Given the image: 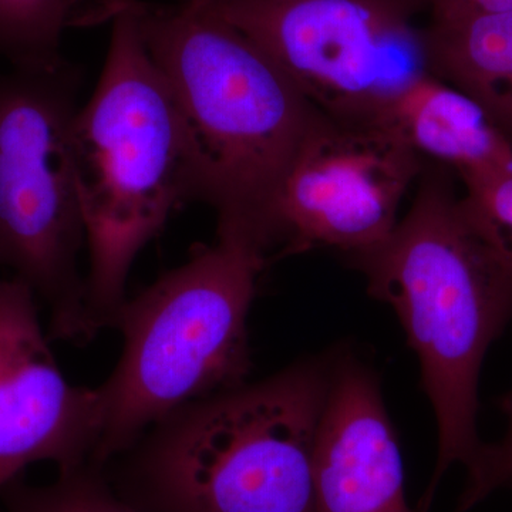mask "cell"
Instances as JSON below:
<instances>
[{
	"label": "cell",
	"instance_id": "5bb4252c",
	"mask_svg": "<svg viewBox=\"0 0 512 512\" xmlns=\"http://www.w3.org/2000/svg\"><path fill=\"white\" fill-rule=\"evenodd\" d=\"M6 512H143L117 494L104 468L62 471L55 483L32 485L22 476L0 488Z\"/></svg>",
	"mask_w": 512,
	"mask_h": 512
},
{
	"label": "cell",
	"instance_id": "277c9868",
	"mask_svg": "<svg viewBox=\"0 0 512 512\" xmlns=\"http://www.w3.org/2000/svg\"><path fill=\"white\" fill-rule=\"evenodd\" d=\"M111 25L103 72L73 128L93 336L113 326L127 301V279L138 254L181 205L197 201L183 124L138 33L134 9Z\"/></svg>",
	"mask_w": 512,
	"mask_h": 512
},
{
	"label": "cell",
	"instance_id": "52a82bcc",
	"mask_svg": "<svg viewBox=\"0 0 512 512\" xmlns=\"http://www.w3.org/2000/svg\"><path fill=\"white\" fill-rule=\"evenodd\" d=\"M249 37L319 113L370 121L430 73L423 0H204Z\"/></svg>",
	"mask_w": 512,
	"mask_h": 512
},
{
	"label": "cell",
	"instance_id": "5b68a950",
	"mask_svg": "<svg viewBox=\"0 0 512 512\" xmlns=\"http://www.w3.org/2000/svg\"><path fill=\"white\" fill-rule=\"evenodd\" d=\"M271 252L237 229H217L174 271L127 299L111 328L123 352L96 387L101 431L93 466L104 468L185 404L247 383V320Z\"/></svg>",
	"mask_w": 512,
	"mask_h": 512
},
{
	"label": "cell",
	"instance_id": "8fae6325",
	"mask_svg": "<svg viewBox=\"0 0 512 512\" xmlns=\"http://www.w3.org/2000/svg\"><path fill=\"white\" fill-rule=\"evenodd\" d=\"M402 138L420 158L457 171L464 185L512 174V144L483 107L427 73L372 120Z\"/></svg>",
	"mask_w": 512,
	"mask_h": 512
},
{
	"label": "cell",
	"instance_id": "6da1fadb",
	"mask_svg": "<svg viewBox=\"0 0 512 512\" xmlns=\"http://www.w3.org/2000/svg\"><path fill=\"white\" fill-rule=\"evenodd\" d=\"M134 16L183 124L197 201L276 256V198L319 111L204 0H143Z\"/></svg>",
	"mask_w": 512,
	"mask_h": 512
},
{
	"label": "cell",
	"instance_id": "7a4b0ae2",
	"mask_svg": "<svg viewBox=\"0 0 512 512\" xmlns=\"http://www.w3.org/2000/svg\"><path fill=\"white\" fill-rule=\"evenodd\" d=\"M333 359L185 404L104 466L143 512H318L313 458Z\"/></svg>",
	"mask_w": 512,
	"mask_h": 512
},
{
	"label": "cell",
	"instance_id": "9c48e42d",
	"mask_svg": "<svg viewBox=\"0 0 512 512\" xmlns=\"http://www.w3.org/2000/svg\"><path fill=\"white\" fill-rule=\"evenodd\" d=\"M35 292L0 276V488L26 467L92 464L100 440L97 389L67 382L43 335Z\"/></svg>",
	"mask_w": 512,
	"mask_h": 512
},
{
	"label": "cell",
	"instance_id": "8992f818",
	"mask_svg": "<svg viewBox=\"0 0 512 512\" xmlns=\"http://www.w3.org/2000/svg\"><path fill=\"white\" fill-rule=\"evenodd\" d=\"M82 82L64 57L0 73V268L46 301L50 339L76 343L94 338L73 160Z\"/></svg>",
	"mask_w": 512,
	"mask_h": 512
},
{
	"label": "cell",
	"instance_id": "7c38bea8",
	"mask_svg": "<svg viewBox=\"0 0 512 512\" xmlns=\"http://www.w3.org/2000/svg\"><path fill=\"white\" fill-rule=\"evenodd\" d=\"M430 73L483 107L512 144V10L431 18Z\"/></svg>",
	"mask_w": 512,
	"mask_h": 512
},
{
	"label": "cell",
	"instance_id": "ba28073f",
	"mask_svg": "<svg viewBox=\"0 0 512 512\" xmlns=\"http://www.w3.org/2000/svg\"><path fill=\"white\" fill-rule=\"evenodd\" d=\"M424 160L375 121L320 113L276 198V258L330 248L345 256L382 244Z\"/></svg>",
	"mask_w": 512,
	"mask_h": 512
},
{
	"label": "cell",
	"instance_id": "e0dca14e",
	"mask_svg": "<svg viewBox=\"0 0 512 512\" xmlns=\"http://www.w3.org/2000/svg\"><path fill=\"white\" fill-rule=\"evenodd\" d=\"M429 6L431 18L481 15L512 10V0H423Z\"/></svg>",
	"mask_w": 512,
	"mask_h": 512
},
{
	"label": "cell",
	"instance_id": "3957f363",
	"mask_svg": "<svg viewBox=\"0 0 512 512\" xmlns=\"http://www.w3.org/2000/svg\"><path fill=\"white\" fill-rule=\"evenodd\" d=\"M427 168L412 208L382 244L346 256L370 295L396 312L419 356L421 382L439 426V456L426 495L468 466L477 437V389L491 343L512 320V275L468 220L450 175Z\"/></svg>",
	"mask_w": 512,
	"mask_h": 512
},
{
	"label": "cell",
	"instance_id": "9a60e30c",
	"mask_svg": "<svg viewBox=\"0 0 512 512\" xmlns=\"http://www.w3.org/2000/svg\"><path fill=\"white\" fill-rule=\"evenodd\" d=\"M468 220L512 275V174L466 185Z\"/></svg>",
	"mask_w": 512,
	"mask_h": 512
},
{
	"label": "cell",
	"instance_id": "4fadbf2b",
	"mask_svg": "<svg viewBox=\"0 0 512 512\" xmlns=\"http://www.w3.org/2000/svg\"><path fill=\"white\" fill-rule=\"evenodd\" d=\"M143 0H0V56L12 67L63 59L67 30L113 23Z\"/></svg>",
	"mask_w": 512,
	"mask_h": 512
},
{
	"label": "cell",
	"instance_id": "2e32d148",
	"mask_svg": "<svg viewBox=\"0 0 512 512\" xmlns=\"http://www.w3.org/2000/svg\"><path fill=\"white\" fill-rule=\"evenodd\" d=\"M508 417L507 434L500 443L480 447L477 456L467 466L466 490L460 498V511L483 501L501 487H512V392L501 402Z\"/></svg>",
	"mask_w": 512,
	"mask_h": 512
},
{
	"label": "cell",
	"instance_id": "30bf717a",
	"mask_svg": "<svg viewBox=\"0 0 512 512\" xmlns=\"http://www.w3.org/2000/svg\"><path fill=\"white\" fill-rule=\"evenodd\" d=\"M313 481L318 512H413L379 382L353 356L333 359Z\"/></svg>",
	"mask_w": 512,
	"mask_h": 512
}]
</instances>
